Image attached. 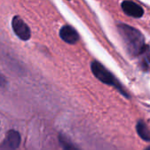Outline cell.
I'll return each instance as SVG.
<instances>
[{
	"instance_id": "7",
	"label": "cell",
	"mask_w": 150,
	"mask_h": 150,
	"mask_svg": "<svg viewBox=\"0 0 150 150\" xmlns=\"http://www.w3.org/2000/svg\"><path fill=\"white\" fill-rule=\"evenodd\" d=\"M57 139L61 148L64 150H80L79 148L65 134H59Z\"/></svg>"
},
{
	"instance_id": "3",
	"label": "cell",
	"mask_w": 150,
	"mask_h": 150,
	"mask_svg": "<svg viewBox=\"0 0 150 150\" xmlns=\"http://www.w3.org/2000/svg\"><path fill=\"white\" fill-rule=\"evenodd\" d=\"M11 26L14 33L22 40H28L31 37L29 26L19 16H14L11 21Z\"/></svg>"
},
{
	"instance_id": "6",
	"label": "cell",
	"mask_w": 150,
	"mask_h": 150,
	"mask_svg": "<svg viewBox=\"0 0 150 150\" xmlns=\"http://www.w3.org/2000/svg\"><path fill=\"white\" fill-rule=\"evenodd\" d=\"M59 36L65 42L68 44H75L80 39V36L77 31L72 26L68 25H64L60 29Z\"/></svg>"
},
{
	"instance_id": "1",
	"label": "cell",
	"mask_w": 150,
	"mask_h": 150,
	"mask_svg": "<svg viewBox=\"0 0 150 150\" xmlns=\"http://www.w3.org/2000/svg\"><path fill=\"white\" fill-rule=\"evenodd\" d=\"M118 30L128 53L132 56H139L146 53L145 40L139 30L126 24H119Z\"/></svg>"
},
{
	"instance_id": "8",
	"label": "cell",
	"mask_w": 150,
	"mask_h": 150,
	"mask_svg": "<svg viewBox=\"0 0 150 150\" xmlns=\"http://www.w3.org/2000/svg\"><path fill=\"white\" fill-rule=\"evenodd\" d=\"M136 130H137V134L143 141L150 142V130L142 121H139L137 123Z\"/></svg>"
},
{
	"instance_id": "5",
	"label": "cell",
	"mask_w": 150,
	"mask_h": 150,
	"mask_svg": "<svg viewBox=\"0 0 150 150\" xmlns=\"http://www.w3.org/2000/svg\"><path fill=\"white\" fill-rule=\"evenodd\" d=\"M121 7L126 15L133 18H141L144 13V10L141 5L130 0L124 1L121 4Z\"/></svg>"
},
{
	"instance_id": "9",
	"label": "cell",
	"mask_w": 150,
	"mask_h": 150,
	"mask_svg": "<svg viewBox=\"0 0 150 150\" xmlns=\"http://www.w3.org/2000/svg\"><path fill=\"white\" fill-rule=\"evenodd\" d=\"M6 85H7L6 78L2 74H0V88H4L6 87Z\"/></svg>"
},
{
	"instance_id": "2",
	"label": "cell",
	"mask_w": 150,
	"mask_h": 150,
	"mask_svg": "<svg viewBox=\"0 0 150 150\" xmlns=\"http://www.w3.org/2000/svg\"><path fill=\"white\" fill-rule=\"evenodd\" d=\"M91 70H92V73L94 74V76L98 80H100L102 83H105L107 85L114 87L123 96H125L126 98H129V95L125 91V89L123 88L121 83L118 82V80L102 63H100L97 61L92 62V63H91Z\"/></svg>"
},
{
	"instance_id": "4",
	"label": "cell",
	"mask_w": 150,
	"mask_h": 150,
	"mask_svg": "<svg viewBox=\"0 0 150 150\" xmlns=\"http://www.w3.org/2000/svg\"><path fill=\"white\" fill-rule=\"evenodd\" d=\"M20 142V134L14 129H11L5 134L4 140L1 145V150H16L19 147Z\"/></svg>"
},
{
	"instance_id": "10",
	"label": "cell",
	"mask_w": 150,
	"mask_h": 150,
	"mask_svg": "<svg viewBox=\"0 0 150 150\" xmlns=\"http://www.w3.org/2000/svg\"><path fill=\"white\" fill-rule=\"evenodd\" d=\"M145 150H150V147H149V148H148V149H146Z\"/></svg>"
}]
</instances>
